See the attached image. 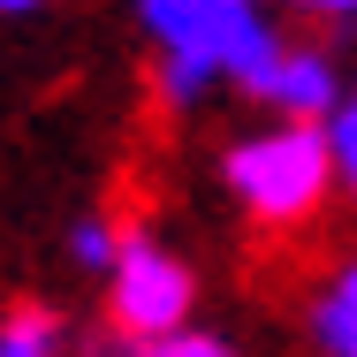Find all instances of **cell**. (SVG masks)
<instances>
[{
	"label": "cell",
	"instance_id": "5",
	"mask_svg": "<svg viewBox=\"0 0 357 357\" xmlns=\"http://www.w3.org/2000/svg\"><path fill=\"white\" fill-rule=\"evenodd\" d=\"M312 342H319V357H357V259L319 282V296H312Z\"/></svg>",
	"mask_w": 357,
	"mask_h": 357
},
{
	"label": "cell",
	"instance_id": "2",
	"mask_svg": "<svg viewBox=\"0 0 357 357\" xmlns=\"http://www.w3.org/2000/svg\"><path fill=\"white\" fill-rule=\"evenodd\" d=\"M220 183L259 228H304L335 190V152L319 122H282L220 152Z\"/></svg>",
	"mask_w": 357,
	"mask_h": 357
},
{
	"label": "cell",
	"instance_id": "12",
	"mask_svg": "<svg viewBox=\"0 0 357 357\" xmlns=\"http://www.w3.org/2000/svg\"><path fill=\"white\" fill-rule=\"evenodd\" d=\"M122 357H144V350H122Z\"/></svg>",
	"mask_w": 357,
	"mask_h": 357
},
{
	"label": "cell",
	"instance_id": "1",
	"mask_svg": "<svg viewBox=\"0 0 357 357\" xmlns=\"http://www.w3.org/2000/svg\"><path fill=\"white\" fill-rule=\"evenodd\" d=\"M137 23L160 46L152 84H160V99L175 114L206 107L220 84L259 99L266 76L282 69V54H289V38L266 23L259 0H137Z\"/></svg>",
	"mask_w": 357,
	"mask_h": 357
},
{
	"label": "cell",
	"instance_id": "10",
	"mask_svg": "<svg viewBox=\"0 0 357 357\" xmlns=\"http://www.w3.org/2000/svg\"><path fill=\"white\" fill-rule=\"evenodd\" d=\"M296 8H312V15H335V23H350L357 0H296Z\"/></svg>",
	"mask_w": 357,
	"mask_h": 357
},
{
	"label": "cell",
	"instance_id": "9",
	"mask_svg": "<svg viewBox=\"0 0 357 357\" xmlns=\"http://www.w3.org/2000/svg\"><path fill=\"white\" fill-rule=\"evenodd\" d=\"M144 357H236L228 335H206V327H175V335H160V342H137Z\"/></svg>",
	"mask_w": 357,
	"mask_h": 357
},
{
	"label": "cell",
	"instance_id": "3",
	"mask_svg": "<svg viewBox=\"0 0 357 357\" xmlns=\"http://www.w3.org/2000/svg\"><path fill=\"white\" fill-rule=\"evenodd\" d=\"M190 304H198V274L152 228H130L122 259L107 266V319H114V335L122 342H160V335L190 327Z\"/></svg>",
	"mask_w": 357,
	"mask_h": 357
},
{
	"label": "cell",
	"instance_id": "11",
	"mask_svg": "<svg viewBox=\"0 0 357 357\" xmlns=\"http://www.w3.org/2000/svg\"><path fill=\"white\" fill-rule=\"evenodd\" d=\"M46 0H0V15H38Z\"/></svg>",
	"mask_w": 357,
	"mask_h": 357
},
{
	"label": "cell",
	"instance_id": "7",
	"mask_svg": "<svg viewBox=\"0 0 357 357\" xmlns=\"http://www.w3.org/2000/svg\"><path fill=\"white\" fill-rule=\"evenodd\" d=\"M69 259L84 266V274H107V266L122 259V228H114L107 213H84V220L69 228Z\"/></svg>",
	"mask_w": 357,
	"mask_h": 357
},
{
	"label": "cell",
	"instance_id": "4",
	"mask_svg": "<svg viewBox=\"0 0 357 357\" xmlns=\"http://www.w3.org/2000/svg\"><path fill=\"white\" fill-rule=\"evenodd\" d=\"M259 107H274V122H327L342 107V69L327 46H289L282 69L266 76Z\"/></svg>",
	"mask_w": 357,
	"mask_h": 357
},
{
	"label": "cell",
	"instance_id": "13",
	"mask_svg": "<svg viewBox=\"0 0 357 357\" xmlns=\"http://www.w3.org/2000/svg\"><path fill=\"white\" fill-rule=\"evenodd\" d=\"M259 8H266V0H259Z\"/></svg>",
	"mask_w": 357,
	"mask_h": 357
},
{
	"label": "cell",
	"instance_id": "8",
	"mask_svg": "<svg viewBox=\"0 0 357 357\" xmlns=\"http://www.w3.org/2000/svg\"><path fill=\"white\" fill-rule=\"evenodd\" d=\"M319 130H327V152H335V183L357 198V91H342V107H335Z\"/></svg>",
	"mask_w": 357,
	"mask_h": 357
},
{
	"label": "cell",
	"instance_id": "6",
	"mask_svg": "<svg viewBox=\"0 0 357 357\" xmlns=\"http://www.w3.org/2000/svg\"><path fill=\"white\" fill-rule=\"evenodd\" d=\"M0 357H69V335L46 304H15L0 319Z\"/></svg>",
	"mask_w": 357,
	"mask_h": 357
}]
</instances>
